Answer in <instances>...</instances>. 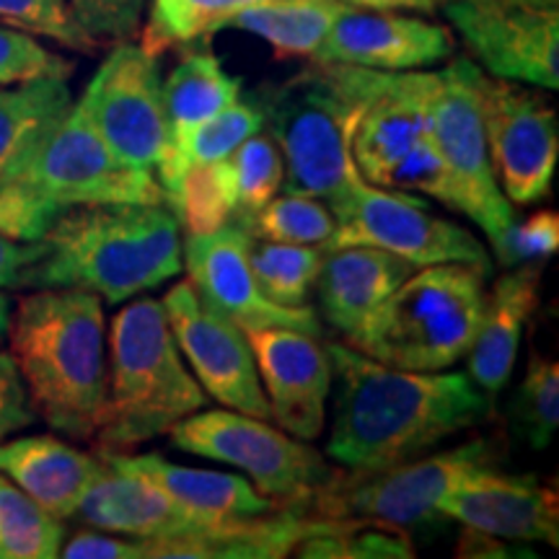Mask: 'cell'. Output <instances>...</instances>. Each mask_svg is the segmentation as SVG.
I'll use <instances>...</instances> for the list:
<instances>
[{
    "label": "cell",
    "instance_id": "28",
    "mask_svg": "<svg viewBox=\"0 0 559 559\" xmlns=\"http://www.w3.org/2000/svg\"><path fill=\"white\" fill-rule=\"evenodd\" d=\"M70 107L68 79H34L0 88V181L32 156Z\"/></svg>",
    "mask_w": 559,
    "mask_h": 559
},
{
    "label": "cell",
    "instance_id": "21",
    "mask_svg": "<svg viewBox=\"0 0 559 559\" xmlns=\"http://www.w3.org/2000/svg\"><path fill=\"white\" fill-rule=\"evenodd\" d=\"M102 472L91 481L73 519L109 534L132 536V539L158 542L174 536L194 534L207 528L192 519L177 500L143 474L128 469L115 453L96 451Z\"/></svg>",
    "mask_w": 559,
    "mask_h": 559
},
{
    "label": "cell",
    "instance_id": "35",
    "mask_svg": "<svg viewBox=\"0 0 559 559\" xmlns=\"http://www.w3.org/2000/svg\"><path fill=\"white\" fill-rule=\"evenodd\" d=\"M174 215L185 223L187 234H213L239 215V198L228 158L187 169Z\"/></svg>",
    "mask_w": 559,
    "mask_h": 559
},
{
    "label": "cell",
    "instance_id": "14",
    "mask_svg": "<svg viewBox=\"0 0 559 559\" xmlns=\"http://www.w3.org/2000/svg\"><path fill=\"white\" fill-rule=\"evenodd\" d=\"M158 55L135 41H117L79 99L88 122L117 160L138 171H156L166 122Z\"/></svg>",
    "mask_w": 559,
    "mask_h": 559
},
{
    "label": "cell",
    "instance_id": "8",
    "mask_svg": "<svg viewBox=\"0 0 559 559\" xmlns=\"http://www.w3.org/2000/svg\"><path fill=\"white\" fill-rule=\"evenodd\" d=\"M498 443L474 438L449 451H430L383 469H334L332 479L304 500L321 519H362L404 534L436 536L449 526L438 502L481 466L498 464Z\"/></svg>",
    "mask_w": 559,
    "mask_h": 559
},
{
    "label": "cell",
    "instance_id": "46",
    "mask_svg": "<svg viewBox=\"0 0 559 559\" xmlns=\"http://www.w3.org/2000/svg\"><path fill=\"white\" fill-rule=\"evenodd\" d=\"M41 241H13L0 234V290L19 288L24 270L39 260Z\"/></svg>",
    "mask_w": 559,
    "mask_h": 559
},
{
    "label": "cell",
    "instance_id": "7",
    "mask_svg": "<svg viewBox=\"0 0 559 559\" xmlns=\"http://www.w3.org/2000/svg\"><path fill=\"white\" fill-rule=\"evenodd\" d=\"M487 277L461 262L419 267L349 334L347 345L391 368L449 370L469 353Z\"/></svg>",
    "mask_w": 559,
    "mask_h": 559
},
{
    "label": "cell",
    "instance_id": "3",
    "mask_svg": "<svg viewBox=\"0 0 559 559\" xmlns=\"http://www.w3.org/2000/svg\"><path fill=\"white\" fill-rule=\"evenodd\" d=\"M181 267V223L166 202L88 205L55 221L19 288H83L115 306L174 280Z\"/></svg>",
    "mask_w": 559,
    "mask_h": 559
},
{
    "label": "cell",
    "instance_id": "43",
    "mask_svg": "<svg viewBox=\"0 0 559 559\" xmlns=\"http://www.w3.org/2000/svg\"><path fill=\"white\" fill-rule=\"evenodd\" d=\"M91 39L128 41L140 32L148 0H68Z\"/></svg>",
    "mask_w": 559,
    "mask_h": 559
},
{
    "label": "cell",
    "instance_id": "26",
    "mask_svg": "<svg viewBox=\"0 0 559 559\" xmlns=\"http://www.w3.org/2000/svg\"><path fill=\"white\" fill-rule=\"evenodd\" d=\"M115 456L128 469L156 481L169 498L177 500L192 519L205 526L254 519V515H264L280 506V502L264 498L260 489L251 485V479L239 477V474L190 469V466L171 464L160 453H140L138 456V453L124 451Z\"/></svg>",
    "mask_w": 559,
    "mask_h": 559
},
{
    "label": "cell",
    "instance_id": "12",
    "mask_svg": "<svg viewBox=\"0 0 559 559\" xmlns=\"http://www.w3.org/2000/svg\"><path fill=\"white\" fill-rule=\"evenodd\" d=\"M440 11L487 75L559 88V0H445Z\"/></svg>",
    "mask_w": 559,
    "mask_h": 559
},
{
    "label": "cell",
    "instance_id": "42",
    "mask_svg": "<svg viewBox=\"0 0 559 559\" xmlns=\"http://www.w3.org/2000/svg\"><path fill=\"white\" fill-rule=\"evenodd\" d=\"M559 249V215L555 210H539L523 223H513L508 236L495 249V260L502 267L526 262H547Z\"/></svg>",
    "mask_w": 559,
    "mask_h": 559
},
{
    "label": "cell",
    "instance_id": "10",
    "mask_svg": "<svg viewBox=\"0 0 559 559\" xmlns=\"http://www.w3.org/2000/svg\"><path fill=\"white\" fill-rule=\"evenodd\" d=\"M436 73L430 138L451 174L453 210L477 223L495 251L513 228L515 210L502 194L489 160L479 104L481 68L469 58H456Z\"/></svg>",
    "mask_w": 559,
    "mask_h": 559
},
{
    "label": "cell",
    "instance_id": "24",
    "mask_svg": "<svg viewBox=\"0 0 559 559\" xmlns=\"http://www.w3.org/2000/svg\"><path fill=\"white\" fill-rule=\"evenodd\" d=\"M99 472V453H86L55 436L0 440V474L60 521L73 519Z\"/></svg>",
    "mask_w": 559,
    "mask_h": 559
},
{
    "label": "cell",
    "instance_id": "20",
    "mask_svg": "<svg viewBox=\"0 0 559 559\" xmlns=\"http://www.w3.org/2000/svg\"><path fill=\"white\" fill-rule=\"evenodd\" d=\"M436 86L438 73L425 70L381 73L353 140V158L368 185L381 187L386 174L430 135Z\"/></svg>",
    "mask_w": 559,
    "mask_h": 559
},
{
    "label": "cell",
    "instance_id": "23",
    "mask_svg": "<svg viewBox=\"0 0 559 559\" xmlns=\"http://www.w3.org/2000/svg\"><path fill=\"white\" fill-rule=\"evenodd\" d=\"M544 262H526L508 267L487 293L477 334L469 347V376L492 400L513 373L515 358L531 313L542 298Z\"/></svg>",
    "mask_w": 559,
    "mask_h": 559
},
{
    "label": "cell",
    "instance_id": "11",
    "mask_svg": "<svg viewBox=\"0 0 559 559\" xmlns=\"http://www.w3.org/2000/svg\"><path fill=\"white\" fill-rule=\"evenodd\" d=\"M334 213V234L324 251L342 247H376L402 257L415 267L461 262L492 275V257L472 230L430 213L407 192L360 181Z\"/></svg>",
    "mask_w": 559,
    "mask_h": 559
},
{
    "label": "cell",
    "instance_id": "25",
    "mask_svg": "<svg viewBox=\"0 0 559 559\" xmlns=\"http://www.w3.org/2000/svg\"><path fill=\"white\" fill-rule=\"evenodd\" d=\"M417 267L376 247L326 251L317 285L324 319L349 337Z\"/></svg>",
    "mask_w": 559,
    "mask_h": 559
},
{
    "label": "cell",
    "instance_id": "9",
    "mask_svg": "<svg viewBox=\"0 0 559 559\" xmlns=\"http://www.w3.org/2000/svg\"><path fill=\"white\" fill-rule=\"evenodd\" d=\"M169 443L192 456L239 466L264 498L280 506L306 500L334 474L330 459L309 440L228 407L185 417L169 430Z\"/></svg>",
    "mask_w": 559,
    "mask_h": 559
},
{
    "label": "cell",
    "instance_id": "13",
    "mask_svg": "<svg viewBox=\"0 0 559 559\" xmlns=\"http://www.w3.org/2000/svg\"><path fill=\"white\" fill-rule=\"evenodd\" d=\"M479 104L495 179L513 205H534L551 192L559 124L557 111L526 83L479 73Z\"/></svg>",
    "mask_w": 559,
    "mask_h": 559
},
{
    "label": "cell",
    "instance_id": "19",
    "mask_svg": "<svg viewBox=\"0 0 559 559\" xmlns=\"http://www.w3.org/2000/svg\"><path fill=\"white\" fill-rule=\"evenodd\" d=\"M451 32L400 11H368L347 5L311 55L313 62H337L383 73L423 70L453 55Z\"/></svg>",
    "mask_w": 559,
    "mask_h": 559
},
{
    "label": "cell",
    "instance_id": "22",
    "mask_svg": "<svg viewBox=\"0 0 559 559\" xmlns=\"http://www.w3.org/2000/svg\"><path fill=\"white\" fill-rule=\"evenodd\" d=\"M304 500L285 502L264 515L207 526L174 539L143 542L145 559H277L288 557L319 528Z\"/></svg>",
    "mask_w": 559,
    "mask_h": 559
},
{
    "label": "cell",
    "instance_id": "48",
    "mask_svg": "<svg viewBox=\"0 0 559 559\" xmlns=\"http://www.w3.org/2000/svg\"><path fill=\"white\" fill-rule=\"evenodd\" d=\"M11 298L0 290V340L5 337V330H9V319H11Z\"/></svg>",
    "mask_w": 559,
    "mask_h": 559
},
{
    "label": "cell",
    "instance_id": "17",
    "mask_svg": "<svg viewBox=\"0 0 559 559\" xmlns=\"http://www.w3.org/2000/svg\"><path fill=\"white\" fill-rule=\"evenodd\" d=\"M243 334L254 353L272 419L293 438L319 440L326 428V400L334 383L330 349L321 347L313 334L285 326Z\"/></svg>",
    "mask_w": 559,
    "mask_h": 559
},
{
    "label": "cell",
    "instance_id": "41",
    "mask_svg": "<svg viewBox=\"0 0 559 559\" xmlns=\"http://www.w3.org/2000/svg\"><path fill=\"white\" fill-rule=\"evenodd\" d=\"M386 190L407 192V194H425V198H436L453 210V185L451 174L445 169L443 158L432 143V138H423L404 156L400 164L394 166L383 179Z\"/></svg>",
    "mask_w": 559,
    "mask_h": 559
},
{
    "label": "cell",
    "instance_id": "40",
    "mask_svg": "<svg viewBox=\"0 0 559 559\" xmlns=\"http://www.w3.org/2000/svg\"><path fill=\"white\" fill-rule=\"evenodd\" d=\"M73 60L47 50L32 34L0 24V88L34 79H70Z\"/></svg>",
    "mask_w": 559,
    "mask_h": 559
},
{
    "label": "cell",
    "instance_id": "5",
    "mask_svg": "<svg viewBox=\"0 0 559 559\" xmlns=\"http://www.w3.org/2000/svg\"><path fill=\"white\" fill-rule=\"evenodd\" d=\"M166 202L156 174L117 160L79 102L11 177L0 181V234L41 241L68 210Z\"/></svg>",
    "mask_w": 559,
    "mask_h": 559
},
{
    "label": "cell",
    "instance_id": "29",
    "mask_svg": "<svg viewBox=\"0 0 559 559\" xmlns=\"http://www.w3.org/2000/svg\"><path fill=\"white\" fill-rule=\"evenodd\" d=\"M345 9L340 0H270L230 16L223 29L262 37L280 58H311Z\"/></svg>",
    "mask_w": 559,
    "mask_h": 559
},
{
    "label": "cell",
    "instance_id": "45",
    "mask_svg": "<svg viewBox=\"0 0 559 559\" xmlns=\"http://www.w3.org/2000/svg\"><path fill=\"white\" fill-rule=\"evenodd\" d=\"M60 557L68 559H145L143 539H122L120 534L109 536L99 531H79L62 542Z\"/></svg>",
    "mask_w": 559,
    "mask_h": 559
},
{
    "label": "cell",
    "instance_id": "1",
    "mask_svg": "<svg viewBox=\"0 0 559 559\" xmlns=\"http://www.w3.org/2000/svg\"><path fill=\"white\" fill-rule=\"evenodd\" d=\"M337 379L326 459L366 472L404 464L472 430L492 402L464 370H402L330 345Z\"/></svg>",
    "mask_w": 559,
    "mask_h": 559
},
{
    "label": "cell",
    "instance_id": "34",
    "mask_svg": "<svg viewBox=\"0 0 559 559\" xmlns=\"http://www.w3.org/2000/svg\"><path fill=\"white\" fill-rule=\"evenodd\" d=\"M62 542V521L0 474V559H52Z\"/></svg>",
    "mask_w": 559,
    "mask_h": 559
},
{
    "label": "cell",
    "instance_id": "6",
    "mask_svg": "<svg viewBox=\"0 0 559 559\" xmlns=\"http://www.w3.org/2000/svg\"><path fill=\"white\" fill-rule=\"evenodd\" d=\"M205 404V389L187 370L160 300L135 296L111 321L107 415L91 443L124 453L166 436Z\"/></svg>",
    "mask_w": 559,
    "mask_h": 559
},
{
    "label": "cell",
    "instance_id": "15",
    "mask_svg": "<svg viewBox=\"0 0 559 559\" xmlns=\"http://www.w3.org/2000/svg\"><path fill=\"white\" fill-rule=\"evenodd\" d=\"M249 243V228L239 221H230L213 234H187L181 260L202 304L234 321L241 332L285 326L319 337V317L309 304L280 306L264 296L251 272Z\"/></svg>",
    "mask_w": 559,
    "mask_h": 559
},
{
    "label": "cell",
    "instance_id": "44",
    "mask_svg": "<svg viewBox=\"0 0 559 559\" xmlns=\"http://www.w3.org/2000/svg\"><path fill=\"white\" fill-rule=\"evenodd\" d=\"M34 423H37V412L32 407L16 362L11 353L0 349V440L16 436Z\"/></svg>",
    "mask_w": 559,
    "mask_h": 559
},
{
    "label": "cell",
    "instance_id": "47",
    "mask_svg": "<svg viewBox=\"0 0 559 559\" xmlns=\"http://www.w3.org/2000/svg\"><path fill=\"white\" fill-rule=\"evenodd\" d=\"M345 5L368 11H415V13H436L445 0H340Z\"/></svg>",
    "mask_w": 559,
    "mask_h": 559
},
{
    "label": "cell",
    "instance_id": "36",
    "mask_svg": "<svg viewBox=\"0 0 559 559\" xmlns=\"http://www.w3.org/2000/svg\"><path fill=\"white\" fill-rule=\"evenodd\" d=\"M243 226L254 239L324 247L334 234V213L313 194L285 192L283 198L275 194Z\"/></svg>",
    "mask_w": 559,
    "mask_h": 559
},
{
    "label": "cell",
    "instance_id": "30",
    "mask_svg": "<svg viewBox=\"0 0 559 559\" xmlns=\"http://www.w3.org/2000/svg\"><path fill=\"white\" fill-rule=\"evenodd\" d=\"M262 128L264 115L257 99L234 102L215 117H210L207 122H202L200 128L179 145V151L166 160H160L156 171H153L160 185V192H164L166 205L171 210L177 207L181 179H185L190 166L213 164V160L228 158L243 140L254 135V132H260Z\"/></svg>",
    "mask_w": 559,
    "mask_h": 559
},
{
    "label": "cell",
    "instance_id": "32",
    "mask_svg": "<svg viewBox=\"0 0 559 559\" xmlns=\"http://www.w3.org/2000/svg\"><path fill=\"white\" fill-rule=\"evenodd\" d=\"M293 555L311 559H409L415 557V544L404 531L376 521L321 519L319 528L306 536Z\"/></svg>",
    "mask_w": 559,
    "mask_h": 559
},
{
    "label": "cell",
    "instance_id": "16",
    "mask_svg": "<svg viewBox=\"0 0 559 559\" xmlns=\"http://www.w3.org/2000/svg\"><path fill=\"white\" fill-rule=\"evenodd\" d=\"M160 306L181 358L192 366L200 386L223 407L272 419L247 334L234 321L210 311L190 283L174 285Z\"/></svg>",
    "mask_w": 559,
    "mask_h": 559
},
{
    "label": "cell",
    "instance_id": "37",
    "mask_svg": "<svg viewBox=\"0 0 559 559\" xmlns=\"http://www.w3.org/2000/svg\"><path fill=\"white\" fill-rule=\"evenodd\" d=\"M234 171L236 198H239V215L236 221H249L257 210L267 205L277 192H283L285 160L275 138L270 132H254L228 156Z\"/></svg>",
    "mask_w": 559,
    "mask_h": 559
},
{
    "label": "cell",
    "instance_id": "31",
    "mask_svg": "<svg viewBox=\"0 0 559 559\" xmlns=\"http://www.w3.org/2000/svg\"><path fill=\"white\" fill-rule=\"evenodd\" d=\"M260 3L270 0H153L140 45L153 55L169 47L194 45L223 32L230 16Z\"/></svg>",
    "mask_w": 559,
    "mask_h": 559
},
{
    "label": "cell",
    "instance_id": "39",
    "mask_svg": "<svg viewBox=\"0 0 559 559\" xmlns=\"http://www.w3.org/2000/svg\"><path fill=\"white\" fill-rule=\"evenodd\" d=\"M0 24L52 39L73 52L91 55L99 47V41L83 32L68 0H0Z\"/></svg>",
    "mask_w": 559,
    "mask_h": 559
},
{
    "label": "cell",
    "instance_id": "2",
    "mask_svg": "<svg viewBox=\"0 0 559 559\" xmlns=\"http://www.w3.org/2000/svg\"><path fill=\"white\" fill-rule=\"evenodd\" d=\"M104 300L83 288H37L11 309V358L37 417L70 440L96 438L107 415Z\"/></svg>",
    "mask_w": 559,
    "mask_h": 559
},
{
    "label": "cell",
    "instance_id": "33",
    "mask_svg": "<svg viewBox=\"0 0 559 559\" xmlns=\"http://www.w3.org/2000/svg\"><path fill=\"white\" fill-rule=\"evenodd\" d=\"M324 247L280 243L251 236L249 264L264 296L280 306H306L324 264Z\"/></svg>",
    "mask_w": 559,
    "mask_h": 559
},
{
    "label": "cell",
    "instance_id": "18",
    "mask_svg": "<svg viewBox=\"0 0 559 559\" xmlns=\"http://www.w3.org/2000/svg\"><path fill=\"white\" fill-rule=\"evenodd\" d=\"M449 521L492 539L559 547V498L534 474H508L498 464L464 477L438 502Z\"/></svg>",
    "mask_w": 559,
    "mask_h": 559
},
{
    "label": "cell",
    "instance_id": "38",
    "mask_svg": "<svg viewBox=\"0 0 559 559\" xmlns=\"http://www.w3.org/2000/svg\"><path fill=\"white\" fill-rule=\"evenodd\" d=\"M513 423L531 449H549L559 428V366L555 360L531 355L526 376L513 396Z\"/></svg>",
    "mask_w": 559,
    "mask_h": 559
},
{
    "label": "cell",
    "instance_id": "27",
    "mask_svg": "<svg viewBox=\"0 0 559 559\" xmlns=\"http://www.w3.org/2000/svg\"><path fill=\"white\" fill-rule=\"evenodd\" d=\"M160 96H164L166 143L158 164L174 156L202 122L241 99V79L230 75L213 52L192 50L171 70L169 79L160 83Z\"/></svg>",
    "mask_w": 559,
    "mask_h": 559
},
{
    "label": "cell",
    "instance_id": "4",
    "mask_svg": "<svg viewBox=\"0 0 559 559\" xmlns=\"http://www.w3.org/2000/svg\"><path fill=\"white\" fill-rule=\"evenodd\" d=\"M383 70L313 62L280 86L257 91L264 128L285 160V192L313 194L337 210L366 181L353 140Z\"/></svg>",
    "mask_w": 559,
    "mask_h": 559
}]
</instances>
